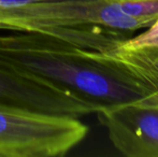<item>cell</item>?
<instances>
[{
    "label": "cell",
    "mask_w": 158,
    "mask_h": 157,
    "mask_svg": "<svg viewBox=\"0 0 158 157\" xmlns=\"http://www.w3.org/2000/svg\"><path fill=\"white\" fill-rule=\"evenodd\" d=\"M0 107L77 118L96 113L92 105L71 95L2 65Z\"/></svg>",
    "instance_id": "3957f363"
},
{
    "label": "cell",
    "mask_w": 158,
    "mask_h": 157,
    "mask_svg": "<svg viewBox=\"0 0 158 157\" xmlns=\"http://www.w3.org/2000/svg\"><path fill=\"white\" fill-rule=\"evenodd\" d=\"M0 65L100 110L139 102L156 88L109 53L82 48L48 32L0 36Z\"/></svg>",
    "instance_id": "6da1fadb"
},
{
    "label": "cell",
    "mask_w": 158,
    "mask_h": 157,
    "mask_svg": "<svg viewBox=\"0 0 158 157\" xmlns=\"http://www.w3.org/2000/svg\"><path fill=\"white\" fill-rule=\"evenodd\" d=\"M69 1L102 2V1H108V0H0V9H14V8H21V6L37 4V3H53V2H69Z\"/></svg>",
    "instance_id": "52a82bcc"
},
{
    "label": "cell",
    "mask_w": 158,
    "mask_h": 157,
    "mask_svg": "<svg viewBox=\"0 0 158 157\" xmlns=\"http://www.w3.org/2000/svg\"><path fill=\"white\" fill-rule=\"evenodd\" d=\"M115 3L124 14L148 27L158 19V0H115Z\"/></svg>",
    "instance_id": "8992f818"
},
{
    "label": "cell",
    "mask_w": 158,
    "mask_h": 157,
    "mask_svg": "<svg viewBox=\"0 0 158 157\" xmlns=\"http://www.w3.org/2000/svg\"><path fill=\"white\" fill-rule=\"evenodd\" d=\"M158 36V19L148 28H146V31H144L143 34L139 35V36L135 37V38H128L130 42H142L145 40L155 38Z\"/></svg>",
    "instance_id": "ba28073f"
},
{
    "label": "cell",
    "mask_w": 158,
    "mask_h": 157,
    "mask_svg": "<svg viewBox=\"0 0 158 157\" xmlns=\"http://www.w3.org/2000/svg\"><path fill=\"white\" fill-rule=\"evenodd\" d=\"M137 103H140V105H148V107L158 108V89L155 90L154 93H152L151 95H148V97H145V98L140 100Z\"/></svg>",
    "instance_id": "9c48e42d"
},
{
    "label": "cell",
    "mask_w": 158,
    "mask_h": 157,
    "mask_svg": "<svg viewBox=\"0 0 158 157\" xmlns=\"http://www.w3.org/2000/svg\"><path fill=\"white\" fill-rule=\"evenodd\" d=\"M109 54L158 89V36L142 42L126 39Z\"/></svg>",
    "instance_id": "5b68a950"
},
{
    "label": "cell",
    "mask_w": 158,
    "mask_h": 157,
    "mask_svg": "<svg viewBox=\"0 0 158 157\" xmlns=\"http://www.w3.org/2000/svg\"><path fill=\"white\" fill-rule=\"evenodd\" d=\"M87 134L77 118L0 107V157L64 156Z\"/></svg>",
    "instance_id": "7a4b0ae2"
},
{
    "label": "cell",
    "mask_w": 158,
    "mask_h": 157,
    "mask_svg": "<svg viewBox=\"0 0 158 157\" xmlns=\"http://www.w3.org/2000/svg\"><path fill=\"white\" fill-rule=\"evenodd\" d=\"M112 144L127 157H158V108L127 103L98 111Z\"/></svg>",
    "instance_id": "277c9868"
}]
</instances>
